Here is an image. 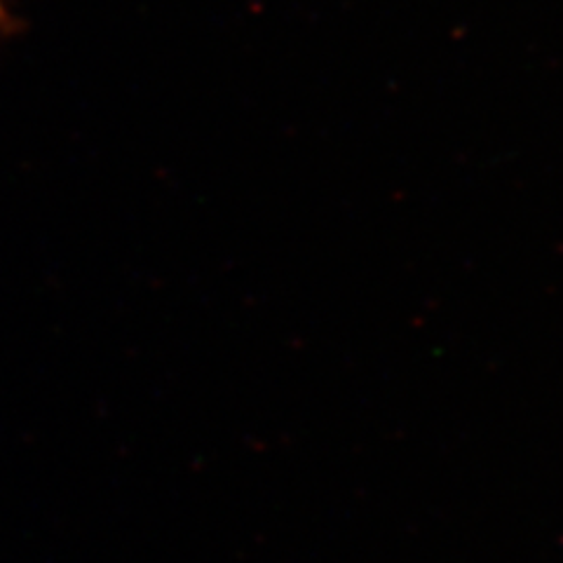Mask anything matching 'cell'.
Masks as SVG:
<instances>
[{
  "mask_svg": "<svg viewBox=\"0 0 563 563\" xmlns=\"http://www.w3.org/2000/svg\"><path fill=\"white\" fill-rule=\"evenodd\" d=\"M16 29H20V22H16L14 12L8 5V0H0V38L16 33Z\"/></svg>",
  "mask_w": 563,
  "mask_h": 563,
  "instance_id": "1",
  "label": "cell"
}]
</instances>
